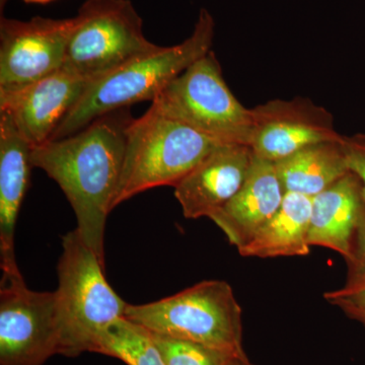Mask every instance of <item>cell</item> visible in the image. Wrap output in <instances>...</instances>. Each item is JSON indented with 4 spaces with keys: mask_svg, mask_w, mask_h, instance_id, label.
<instances>
[{
    "mask_svg": "<svg viewBox=\"0 0 365 365\" xmlns=\"http://www.w3.org/2000/svg\"><path fill=\"white\" fill-rule=\"evenodd\" d=\"M132 119L129 108L108 113L76 133L31 151L33 168L59 185L76 213V230L104 264L106 222L114 209Z\"/></svg>",
    "mask_w": 365,
    "mask_h": 365,
    "instance_id": "cell-1",
    "label": "cell"
},
{
    "mask_svg": "<svg viewBox=\"0 0 365 365\" xmlns=\"http://www.w3.org/2000/svg\"><path fill=\"white\" fill-rule=\"evenodd\" d=\"M215 29L212 16L202 9L193 33L180 44L158 46L91 81L57 127L51 140L71 136L108 113L143 101L153 103L169 83L211 51Z\"/></svg>",
    "mask_w": 365,
    "mask_h": 365,
    "instance_id": "cell-2",
    "label": "cell"
},
{
    "mask_svg": "<svg viewBox=\"0 0 365 365\" xmlns=\"http://www.w3.org/2000/svg\"><path fill=\"white\" fill-rule=\"evenodd\" d=\"M227 144L150 106L126 129L123 169L113 208L157 187H175L211 151Z\"/></svg>",
    "mask_w": 365,
    "mask_h": 365,
    "instance_id": "cell-3",
    "label": "cell"
},
{
    "mask_svg": "<svg viewBox=\"0 0 365 365\" xmlns=\"http://www.w3.org/2000/svg\"><path fill=\"white\" fill-rule=\"evenodd\" d=\"M105 264L85 244L78 230L62 237L58 263L57 314L59 354L76 357L93 352L101 334L125 317L128 304L106 280Z\"/></svg>",
    "mask_w": 365,
    "mask_h": 365,
    "instance_id": "cell-4",
    "label": "cell"
},
{
    "mask_svg": "<svg viewBox=\"0 0 365 365\" xmlns=\"http://www.w3.org/2000/svg\"><path fill=\"white\" fill-rule=\"evenodd\" d=\"M125 318L151 333L247 356L242 307L225 281H202L157 302L128 304Z\"/></svg>",
    "mask_w": 365,
    "mask_h": 365,
    "instance_id": "cell-5",
    "label": "cell"
},
{
    "mask_svg": "<svg viewBox=\"0 0 365 365\" xmlns=\"http://www.w3.org/2000/svg\"><path fill=\"white\" fill-rule=\"evenodd\" d=\"M151 106L220 143L249 145L252 110L230 90L212 51L169 83Z\"/></svg>",
    "mask_w": 365,
    "mask_h": 365,
    "instance_id": "cell-6",
    "label": "cell"
},
{
    "mask_svg": "<svg viewBox=\"0 0 365 365\" xmlns=\"http://www.w3.org/2000/svg\"><path fill=\"white\" fill-rule=\"evenodd\" d=\"M74 19L62 69L88 81L158 47L144 36L130 0H86Z\"/></svg>",
    "mask_w": 365,
    "mask_h": 365,
    "instance_id": "cell-7",
    "label": "cell"
},
{
    "mask_svg": "<svg viewBox=\"0 0 365 365\" xmlns=\"http://www.w3.org/2000/svg\"><path fill=\"white\" fill-rule=\"evenodd\" d=\"M60 352L56 292L26 287L20 273H2L0 364L43 365Z\"/></svg>",
    "mask_w": 365,
    "mask_h": 365,
    "instance_id": "cell-8",
    "label": "cell"
},
{
    "mask_svg": "<svg viewBox=\"0 0 365 365\" xmlns=\"http://www.w3.org/2000/svg\"><path fill=\"white\" fill-rule=\"evenodd\" d=\"M76 19L0 20V91L14 90L60 71Z\"/></svg>",
    "mask_w": 365,
    "mask_h": 365,
    "instance_id": "cell-9",
    "label": "cell"
},
{
    "mask_svg": "<svg viewBox=\"0 0 365 365\" xmlns=\"http://www.w3.org/2000/svg\"><path fill=\"white\" fill-rule=\"evenodd\" d=\"M252 110L249 146L257 157L276 163L311 144L342 138L332 114L307 98L269 101Z\"/></svg>",
    "mask_w": 365,
    "mask_h": 365,
    "instance_id": "cell-10",
    "label": "cell"
},
{
    "mask_svg": "<svg viewBox=\"0 0 365 365\" xmlns=\"http://www.w3.org/2000/svg\"><path fill=\"white\" fill-rule=\"evenodd\" d=\"M91 83L61 68L23 88L0 91V112L11 118L21 135L35 148L51 140Z\"/></svg>",
    "mask_w": 365,
    "mask_h": 365,
    "instance_id": "cell-11",
    "label": "cell"
},
{
    "mask_svg": "<svg viewBox=\"0 0 365 365\" xmlns=\"http://www.w3.org/2000/svg\"><path fill=\"white\" fill-rule=\"evenodd\" d=\"M253 160L246 144H222L211 151L174 187L185 217L210 220L241 189Z\"/></svg>",
    "mask_w": 365,
    "mask_h": 365,
    "instance_id": "cell-12",
    "label": "cell"
},
{
    "mask_svg": "<svg viewBox=\"0 0 365 365\" xmlns=\"http://www.w3.org/2000/svg\"><path fill=\"white\" fill-rule=\"evenodd\" d=\"M285 193L276 163L254 155L241 189L210 220L232 246L241 248L275 215Z\"/></svg>",
    "mask_w": 365,
    "mask_h": 365,
    "instance_id": "cell-13",
    "label": "cell"
},
{
    "mask_svg": "<svg viewBox=\"0 0 365 365\" xmlns=\"http://www.w3.org/2000/svg\"><path fill=\"white\" fill-rule=\"evenodd\" d=\"M33 146L11 118L0 112V266L2 273L21 272L14 256V230L30 184Z\"/></svg>",
    "mask_w": 365,
    "mask_h": 365,
    "instance_id": "cell-14",
    "label": "cell"
},
{
    "mask_svg": "<svg viewBox=\"0 0 365 365\" xmlns=\"http://www.w3.org/2000/svg\"><path fill=\"white\" fill-rule=\"evenodd\" d=\"M365 212L359 178L349 172L313 197L309 246L323 247L352 260L357 227Z\"/></svg>",
    "mask_w": 365,
    "mask_h": 365,
    "instance_id": "cell-15",
    "label": "cell"
},
{
    "mask_svg": "<svg viewBox=\"0 0 365 365\" xmlns=\"http://www.w3.org/2000/svg\"><path fill=\"white\" fill-rule=\"evenodd\" d=\"M313 198L287 192L279 209L246 245L237 249L248 258L307 256Z\"/></svg>",
    "mask_w": 365,
    "mask_h": 365,
    "instance_id": "cell-16",
    "label": "cell"
},
{
    "mask_svg": "<svg viewBox=\"0 0 365 365\" xmlns=\"http://www.w3.org/2000/svg\"><path fill=\"white\" fill-rule=\"evenodd\" d=\"M342 139L311 144L276 162L285 192L313 198L349 173Z\"/></svg>",
    "mask_w": 365,
    "mask_h": 365,
    "instance_id": "cell-17",
    "label": "cell"
},
{
    "mask_svg": "<svg viewBox=\"0 0 365 365\" xmlns=\"http://www.w3.org/2000/svg\"><path fill=\"white\" fill-rule=\"evenodd\" d=\"M93 352L115 357L127 365H165L148 331L125 317L106 328Z\"/></svg>",
    "mask_w": 365,
    "mask_h": 365,
    "instance_id": "cell-18",
    "label": "cell"
},
{
    "mask_svg": "<svg viewBox=\"0 0 365 365\" xmlns=\"http://www.w3.org/2000/svg\"><path fill=\"white\" fill-rule=\"evenodd\" d=\"M148 333L162 353L165 365H244L249 360L248 356L217 348Z\"/></svg>",
    "mask_w": 365,
    "mask_h": 365,
    "instance_id": "cell-19",
    "label": "cell"
},
{
    "mask_svg": "<svg viewBox=\"0 0 365 365\" xmlns=\"http://www.w3.org/2000/svg\"><path fill=\"white\" fill-rule=\"evenodd\" d=\"M324 299L335 307L352 306L365 309V269L348 272L342 287L325 292Z\"/></svg>",
    "mask_w": 365,
    "mask_h": 365,
    "instance_id": "cell-20",
    "label": "cell"
},
{
    "mask_svg": "<svg viewBox=\"0 0 365 365\" xmlns=\"http://www.w3.org/2000/svg\"><path fill=\"white\" fill-rule=\"evenodd\" d=\"M342 143L348 169L359 178L365 201V133L343 136Z\"/></svg>",
    "mask_w": 365,
    "mask_h": 365,
    "instance_id": "cell-21",
    "label": "cell"
},
{
    "mask_svg": "<svg viewBox=\"0 0 365 365\" xmlns=\"http://www.w3.org/2000/svg\"><path fill=\"white\" fill-rule=\"evenodd\" d=\"M347 266L348 272L365 269V212L355 235L352 260L347 264Z\"/></svg>",
    "mask_w": 365,
    "mask_h": 365,
    "instance_id": "cell-22",
    "label": "cell"
},
{
    "mask_svg": "<svg viewBox=\"0 0 365 365\" xmlns=\"http://www.w3.org/2000/svg\"><path fill=\"white\" fill-rule=\"evenodd\" d=\"M339 309L348 318L359 322L365 327V309L352 306H343L340 307Z\"/></svg>",
    "mask_w": 365,
    "mask_h": 365,
    "instance_id": "cell-23",
    "label": "cell"
},
{
    "mask_svg": "<svg viewBox=\"0 0 365 365\" xmlns=\"http://www.w3.org/2000/svg\"><path fill=\"white\" fill-rule=\"evenodd\" d=\"M4 1L6 2V0H1V4H4ZM26 4H48V2L53 1V0H24Z\"/></svg>",
    "mask_w": 365,
    "mask_h": 365,
    "instance_id": "cell-24",
    "label": "cell"
},
{
    "mask_svg": "<svg viewBox=\"0 0 365 365\" xmlns=\"http://www.w3.org/2000/svg\"><path fill=\"white\" fill-rule=\"evenodd\" d=\"M244 365H254V364H251V362H250V360H248V361L245 362Z\"/></svg>",
    "mask_w": 365,
    "mask_h": 365,
    "instance_id": "cell-25",
    "label": "cell"
},
{
    "mask_svg": "<svg viewBox=\"0 0 365 365\" xmlns=\"http://www.w3.org/2000/svg\"><path fill=\"white\" fill-rule=\"evenodd\" d=\"M362 270H364V269H362Z\"/></svg>",
    "mask_w": 365,
    "mask_h": 365,
    "instance_id": "cell-26",
    "label": "cell"
}]
</instances>
